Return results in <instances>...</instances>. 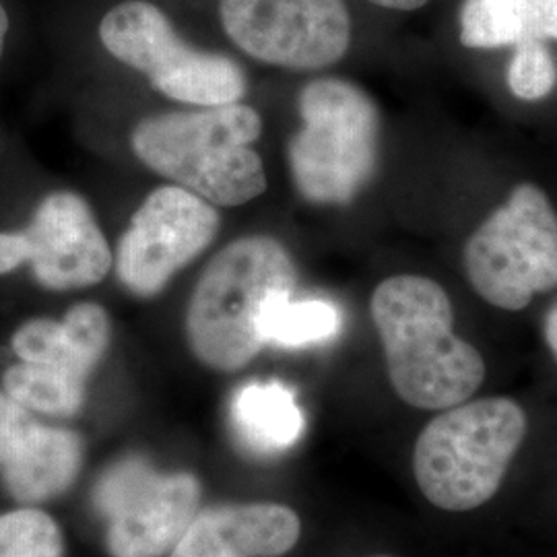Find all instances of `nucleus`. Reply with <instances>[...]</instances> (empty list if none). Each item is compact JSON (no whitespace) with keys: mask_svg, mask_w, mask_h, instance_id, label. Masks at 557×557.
I'll return each instance as SVG.
<instances>
[{"mask_svg":"<svg viewBox=\"0 0 557 557\" xmlns=\"http://www.w3.org/2000/svg\"><path fill=\"white\" fill-rule=\"evenodd\" d=\"M230 419L239 446L255 457L289 450L306 430L296 393L278 380L244 384L232 400Z\"/></svg>","mask_w":557,"mask_h":557,"instance_id":"2eb2a0df","label":"nucleus"},{"mask_svg":"<svg viewBox=\"0 0 557 557\" xmlns=\"http://www.w3.org/2000/svg\"><path fill=\"white\" fill-rule=\"evenodd\" d=\"M83 465L79 434L44 425L15 398L0 393V475L11 498L40 504L64 494Z\"/></svg>","mask_w":557,"mask_h":557,"instance_id":"f8f14e48","label":"nucleus"},{"mask_svg":"<svg viewBox=\"0 0 557 557\" xmlns=\"http://www.w3.org/2000/svg\"><path fill=\"white\" fill-rule=\"evenodd\" d=\"M298 269L273 236L230 242L207 262L186 308V338L202 366L238 372L264 347L259 320L278 298H292Z\"/></svg>","mask_w":557,"mask_h":557,"instance_id":"7ed1b4c3","label":"nucleus"},{"mask_svg":"<svg viewBox=\"0 0 557 557\" xmlns=\"http://www.w3.org/2000/svg\"><path fill=\"white\" fill-rule=\"evenodd\" d=\"M209 200L170 184L153 188L135 211L116 248V277L137 298H153L220 234Z\"/></svg>","mask_w":557,"mask_h":557,"instance_id":"9d476101","label":"nucleus"},{"mask_svg":"<svg viewBox=\"0 0 557 557\" xmlns=\"http://www.w3.org/2000/svg\"><path fill=\"white\" fill-rule=\"evenodd\" d=\"M301 520L283 504H223L197 512L170 557H281L298 545Z\"/></svg>","mask_w":557,"mask_h":557,"instance_id":"ddd939ff","label":"nucleus"},{"mask_svg":"<svg viewBox=\"0 0 557 557\" xmlns=\"http://www.w3.org/2000/svg\"><path fill=\"white\" fill-rule=\"evenodd\" d=\"M50 292H69L101 283L114 257L87 200L75 193H52L34 220L20 232H0V275L21 264Z\"/></svg>","mask_w":557,"mask_h":557,"instance_id":"9b49d317","label":"nucleus"},{"mask_svg":"<svg viewBox=\"0 0 557 557\" xmlns=\"http://www.w3.org/2000/svg\"><path fill=\"white\" fill-rule=\"evenodd\" d=\"M388 380L416 409L444 411L473 397L487 368L478 349L455 335V310L434 278H384L370 299Z\"/></svg>","mask_w":557,"mask_h":557,"instance_id":"f257e3e1","label":"nucleus"},{"mask_svg":"<svg viewBox=\"0 0 557 557\" xmlns=\"http://www.w3.org/2000/svg\"><path fill=\"white\" fill-rule=\"evenodd\" d=\"M59 522L36 508L0 515V557H62Z\"/></svg>","mask_w":557,"mask_h":557,"instance_id":"6ab92c4d","label":"nucleus"},{"mask_svg":"<svg viewBox=\"0 0 557 557\" xmlns=\"http://www.w3.org/2000/svg\"><path fill=\"white\" fill-rule=\"evenodd\" d=\"M543 335L547 341V347L552 349L554 358L557 361V301L549 308L547 317H545V324H543Z\"/></svg>","mask_w":557,"mask_h":557,"instance_id":"412c9836","label":"nucleus"},{"mask_svg":"<svg viewBox=\"0 0 557 557\" xmlns=\"http://www.w3.org/2000/svg\"><path fill=\"white\" fill-rule=\"evenodd\" d=\"M460 44L473 50L557 41V0H462Z\"/></svg>","mask_w":557,"mask_h":557,"instance_id":"dca6fc26","label":"nucleus"},{"mask_svg":"<svg viewBox=\"0 0 557 557\" xmlns=\"http://www.w3.org/2000/svg\"><path fill=\"white\" fill-rule=\"evenodd\" d=\"M374 557H391V556H374Z\"/></svg>","mask_w":557,"mask_h":557,"instance_id":"b1692460","label":"nucleus"},{"mask_svg":"<svg viewBox=\"0 0 557 557\" xmlns=\"http://www.w3.org/2000/svg\"><path fill=\"white\" fill-rule=\"evenodd\" d=\"M94 504L106 520L110 556L163 557L197 517L200 483L190 473L158 471L145 458H124L101 475Z\"/></svg>","mask_w":557,"mask_h":557,"instance_id":"6e6552de","label":"nucleus"},{"mask_svg":"<svg viewBox=\"0 0 557 557\" xmlns=\"http://www.w3.org/2000/svg\"><path fill=\"white\" fill-rule=\"evenodd\" d=\"M85 384L73 372L20 361L11 366L2 376V388L29 411H38L52 418H73L85 403Z\"/></svg>","mask_w":557,"mask_h":557,"instance_id":"a211bd4d","label":"nucleus"},{"mask_svg":"<svg viewBox=\"0 0 557 557\" xmlns=\"http://www.w3.org/2000/svg\"><path fill=\"white\" fill-rule=\"evenodd\" d=\"M508 64V87L520 100L547 98L557 85V64L547 41H518Z\"/></svg>","mask_w":557,"mask_h":557,"instance_id":"aec40b11","label":"nucleus"},{"mask_svg":"<svg viewBox=\"0 0 557 557\" xmlns=\"http://www.w3.org/2000/svg\"><path fill=\"white\" fill-rule=\"evenodd\" d=\"M262 120L246 103L178 110L140 120L131 135L135 156L215 207H239L267 190V172L255 143Z\"/></svg>","mask_w":557,"mask_h":557,"instance_id":"f03ea898","label":"nucleus"},{"mask_svg":"<svg viewBox=\"0 0 557 557\" xmlns=\"http://www.w3.org/2000/svg\"><path fill=\"white\" fill-rule=\"evenodd\" d=\"M230 40L248 57L292 71H320L351 46L345 0H220Z\"/></svg>","mask_w":557,"mask_h":557,"instance_id":"1a4fd4ad","label":"nucleus"},{"mask_svg":"<svg viewBox=\"0 0 557 557\" xmlns=\"http://www.w3.org/2000/svg\"><path fill=\"white\" fill-rule=\"evenodd\" d=\"M341 310L326 299H273L259 320L264 345L310 347L333 341L341 333Z\"/></svg>","mask_w":557,"mask_h":557,"instance_id":"f3484780","label":"nucleus"},{"mask_svg":"<svg viewBox=\"0 0 557 557\" xmlns=\"http://www.w3.org/2000/svg\"><path fill=\"white\" fill-rule=\"evenodd\" d=\"M298 108L287 163L299 195L314 205L351 202L379 165L376 103L356 83L326 77L299 91Z\"/></svg>","mask_w":557,"mask_h":557,"instance_id":"39448f33","label":"nucleus"},{"mask_svg":"<svg viewBox=\"0 0 557 557\" xmlns=\"http://www.w3.org/2000/svg\"><path fill=\"white\" fill-rule=\"evenodd\" d=\"M110 317L100 304L83 301L62 320L34 319L23 322L11 337L21 361L44 363L89 379L110 347Z\"/></svg>","mask_w":557,"mask_h":557,"instance_id":"4468645a","label":"nucleus"},{"mask_svg":"<svg viewBox=\"0 0 557 557\" xmlns=\"http://www.w3.org/2000/svg\"><path fill=\"white\" fill-rule=\"evenodd\" d=\"M465 273L479 298L508 312L557 287V213L539 186L518 184L479 225L465 246Z\"/></svg>","mask_w":557,"mask_h":557,"instance_id":"423d86ee","label":"nucleus"},{"mask_svg":"<svg viewBox=\"0 0 557 557\" xmlns=\"http://www.w3.org/2000/svg\"><path fill=\"white\" fill-rule=\"evenodd\" d=\"M527 430V413L512 398H478L444 409L413 448L421 494L446 512L483 506L498 494Z\"/></svg>","mask_w":557,"mask_h":557,"instance_id":"20e7f679","label":"nucleus"},{"mask_svg":"<svg viewBox=\"0 0 557 557\" xmlns=\"http://www.w3.org/2000/svg\"><path fill=\"white\" fill-rule=\"evenodd\" d=\"M103 48L143 73L156 91L170 100L215 108L238 103L246 75L236 60L188 46L160 7L126 0L110 9L100 23Z\"/></svg>","mask_w":557,"mask_h":557,"instance_id":"0eeeda50","label":"nucleus"},{"mask_svg":"<svg viewBox=\"0 0 557 557\" xmlns=\"http://www.w3.org/2000/svg\"><path fill=\"white\" fill-rule=\"evenodd\" d=\"M372 4L382 7V9H391V11H418L421 7H425L430 0H370Z\"/></svg>","mask_w":557,"mask_h":557,"instance_id":"4be33fe9","label":"nucleus"},{"mask_svg":"<svg viewBox=\"0 0 557 557\" xmlns=\"http://www.w3.org/2000/svg\"><path fill=\"white\" fill-rule=\"evenodd\" d=\"M7 34H9V15L4 11V7L0 4V59L4 52V41H7Z\"/></svg>","mask_w":557,"mask_h":557,"instance_id":"5701e85b","label":"nucleus"}]
</instances>
